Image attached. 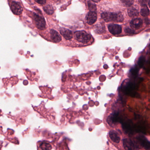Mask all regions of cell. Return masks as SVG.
Here are the masks:
<instances>
[{"label":"cell","instance_id":"cell-24","mask_svg":"<svg viewBox=\"0 0 150 150\" xmlns=\"http://www.w3.org/2000/svg\"><path fill=\"white\" fill-rule=\"evenodd\" d=\"M149 1V0H139V2L141 5L144 6L146 5Z\"/></svg>","mask_w":150,"mask_h":150},{"label":"cell","instance_id":"cell-20","mask_svg":"<svg viewBox=\"0 0 150 150\" xmlns=\"http://www.w3.org/2000/svg\"><path fill=\"white\" fill-rule=\"evenodd\" d=\"M44 10L45 12L48 15H52L54 11L53 8L50 5H47L44 7Z\"/></svg>","mask_w":150,"mask_h":150},{"label":"cell","instance_id":"cell-26","mask_svg":"<svg viewBox=\"0 0 150 150\" xmlns=\"http://www.w3.org/2000/svg\"><path fill=\"white\" fill-rule=\"evenodd\" d=\"M130 72H131L132 74L135 76V75L137 74V73H138V70H137V69H131Z\"/></svg>","mask_w":150,"mask_h":150},{"label":"cell","instance_id":"cell-13","mask_svg":"<svg viewBox=\"0 0 150 150\" xmlns=\"http://www.w3.org/2000/svg\"><path fill=\"white\" fill-rule=\"evenodd\" d=\"M136 139L138 140L143 147L147 149L150 150V142L147 140V138L144 136L142 135L138 136L136 137Z\"/></svg>","mask_w":150,"mask_h":150},{"label":"cell","instance_id":"cell-11","mask_svg":"<svg viewBox=\"0 0 150 150\" xmlns=\"http://www.w3.org/2000/svg\"><path fill=\"white\" fill-rule=\"evenodd\" d=\"M50 38L53 42L58 43L60 42L62 38L59 33L54 30H51L50 32Z\"/></svg>","mask_w":150,"mask_h":150},{"label":"cell","instance_id":"cell-19","mask_svg":"<svg viewBox=\"0 0 150 150\" xmlns=\"http://www.w3.org/2000/svg\"><path fill=\"white\" fill-rule=\"evenodd\" d=\"M96 32L99 34H101L105 32V25L103 24H99L96 25Z\"/></svg>","mask_w":150,"mask_h":150},{"label":"cell","instance_id":"cell-14","mask_svg":"<svg viewBox=\"0 0 150 150\" xmlns=\"http://www.w3.org/2000/svg\"><path fill=\"white\" fill-rule=\"evenodd\" d=\"M60 34L63 36L65 39L67 40H70L73 38L72 32L68 29L64 28H60Z\"/></svg>","mask_w":150,"mask_h":150},{"label":"cell","instance_id":"cell-12","mask_svg":"<svg viewBox=\"0 0 150 150\" xmlns=\"http://www.w3.org/2000/svg\"><path fill=\"white\" fill-rule=\"evenodd\" d=\"M143 21L141 18H136L133 19L130 23V25L132 29L138 30L142 26Z\"/></svg>","mask_w":150,"mask_h":150},{"label":"cell","instance_id":"cell-18","mask_svg":"<svg viewBox=\"0 0 150 150\" xmlns=\"http://www.w3.org/2000/svg\"><path fill=\"white\" fill-rule=\"evenodd\" d=\"M150 11L147 5H144L142 7L141 10V14L144 17H147L149 15Z\"/></svg>","mask_w":150,"mask_h":150},{"label":"cell","instance_id":"cell-6","mask_svg":"<svg viewBox=\"0 0 150 150\" xmlns=\"http://www.w3.org/2000/svg\"><path fill=\"white\" fill-rule=\"evenodd\" d=\"M122 128L124 131L128 134H134V133L136 131L135 127L129 121L122 123Z\"/></svg>","mask_w":150,"mask_h":150},{"label":"cell","instance_id":"cell-16","mask_svg":"<svg viewBox=\"0 0 150 150\" xmlns=\"http://www.w3.org/2000/svg\"><path fill=\"white\" fill-rule=\"evenodd\" d=\"M109 136L112 141L116 143H119L120 141V137L116 131L112 130L109 132Z\"/></svg>","mask_w":150,"mask_h":150},{"label":"cell","instance_id":"cell-29","mask_svg":"<svg viewBox=\"0 0 150 150\" xmlns=\"http://www.w3.org/2000/svg\"><path fill=\"white\" fill-rule=\"evenodd\" d=\"M149 5L150 8V1H149Z\"/></svg>","mask_w":150,"mask_h":150},{"label":"cell","instance_id":"cell-28","mask_svg":"<svg viewBox=\"0 0 150 150\" xmlns=\"http://www.w3.org/2000/svg\"><path fill=\"white\" fill-rule=\"evenodd\" d=\"M93 1L95 2H99L101 0H92Z\"/></svg>","mask_w":150,"mask_h":150},{"label":"cell","instance_id":"cell-2","mask_svg":"<svg viewBox=\"0 0 150 150\" xmlns=\"http://www.w3.org/2000/svg\"><path fill=\"white\" fill-rule=\"evenodd\" d=\"M102 18L105 22H122L124 20V17L122 13H111L109 12H103L101 14Z\"/></svg>","mask_w":150,"mask_h":150},{"label":"cell","instance_id":"cell-7","mask_svg":"<svg viewBox=\"0 0 150 150\" xmlns=\"http://www.w3.org/2000/svg\"><path fill=\"white\" fill-rule=\"evenodd\" d=\"M120 122V119L118 113H114L110 115L107 119V122L110 126L115 125L118 122Z\"/></svg>","mask_w":150,"mask_h":150},{"label":"cell","instance_id":"cell-25","mask_svg":"<svg viewBox=\"0 0 150 150\" xmlns=\"http://www.w3.org/2000/svg\"><path fill=\"white\" fill-rule=\"evenodd\" d=\"M125 31L127 33H129V34H132V33H134V31L133 30H131L130 28H127L125 30Z\"/></svg>","mask_w":150,"mask_h":150},{"label":"cell","instance_id":"cell-23","mask_svg":"<svg viewBox=\"0 0 150 150\" xmlns=\"http://www.w3.org/2000/svg\"><path fill=\"white\" fill-rule=\"evenodd\" d=\"M88 6H89V9L90 10L92 11H96V9H97L96 5L94 4H92L91 2L89 1L88 2Z\"/></svg>","mask_w":150,"mask_h":150},{"label":"cell","instance_id":"cell-10","mask_svg":"<svg viewBox=\"0 0 150 150\" xmlns=\"http://www.w3.org/2000/svg\"><path fill=\"white\" fill-rule=\"evenodd\" d=\"M11 9L12 12L16 15H20L22 13L23 9L19 4L16 1H12L11 4Z\"/></svg>","mask_w":150,"mask_h":150},{"label":"cell","instance_id":"cell-1","mask_svg":"<svg viewBox=\"0 0 150 150\" xmlns=\"http://www.w3.org/2000/svg\"><path fill=\"white\" fill-rule=\"evenodd\" d=\"M75 39L81 46H84L89 45L92 41V36L85 31H77L74 34Z\"/></svg>","mask_w":150,"mask_h":150},{"label":"cell","instance_id":"cell-8","mask_svg":"<svg viewBox=\"0 0 150 150\" xmlns=\"http://www.w3.org/2000/svg\"><path fill=\"white\" fill-rule=\"evenodd\" d=\"M97 18V13L94 11H90L86 15V20L89 25H92L96 22Z\"/></svg>","mask_w":150,"mask_h":150},{"label":"cell","instance_id":"cell-5","mask_svg":"<svg viewBox=\"0 0 150 150\" xmlns=\"http://www.w3.org/2000/svg\"><path fill=\"white\" fill-rule=\"evenodd\" d=\"M123 145L126 150H139V148H138L137 144L131 139H124Z\"/></svg>","mask_w":150,"mask_h":150},{"label":"cell","instance_id":"cell-17","mask_svg":"<svg viewBox=\"0 0 150 150\" xmlns=\"http://www.w3.org/2000/svg\"><path fill=\"white\" fill-rule=\"evenodd\" d=\"M128 13L130 17L134 18L138 16L139 12L138 10L134 8H130L128 10Z\"/></svg>","mask_w":150,"mask_h":150},{"label":"cell","instance_id":"cell-22","mask_svg":"<svg viewBox=\"0 0 150 150\" xmlns=\"http://www.w3.org/2000/svg\"><path fill=\"white\" fill-rule=\"evenodd\" d=\"M145 58L144 56H141L139 58V61H138V64L140 68H142L143 67L144 64L145 62Z\"/></svg>","mask_w":150,"mask_h":150},{"label":"cell","instance_id":"cell-4","mask_svg":"<svg viewBox=\"0 0 150 150\" xmlns=\"http://www.w3.org/2000/svg\"><path fill=\"white\" fill-rule=\"evenodd\" d=\"M123 91L127 95L131 96L135 95L136 85L134 83L131 82H128L125 84L123 87Z\"/></svg>","mask_w":150,"mask_h":150},{"label":"cell","instance_id":"cell-27","mask_svg":"<svg viewBox=\"0 0 150 150\" xmlns=\"http://www.w3.org/2000/svg\"><path fill=\"white\" fill-rule=\"evenodd\" d=\"M36 2L38 3V4H45L46 0H35Z\"/></svg>","mask_w":150,"mask_h":150},{"label":"cell","instance_id":"cell-3","mask_svg":"<svg viewBox=\"0 0 150 150\" xmlns=\"http://www.w3.org/2000/svg\"><path fill=\"white\" fill-rule=\"evenodd\" d=\"M33 19L36 27L40 30H44L45 29L46 22L43 17L37 14L33 15Z\"/></svg>","mask_w":150,"mask_h":150},{"label":"cell","instance_id":"cell-21","mask_svg":"<svg viewBox=\"0 0 150 150\" xmlns=\"http://www.w3.org/2000/svg\"><path fill=\"white\" fill-rule=\"evenodd\" d=\"M122 2L127 6H130L134 3V0H121Z\"/></svg>","mask_w":150,"mask_h":150},{"label":"cell","instance_id":"cell-9","mask_svg":"<svg viewBox=\"0 0 150 150\" xmlns=\"http://www.w3.org/2000/svg\"><path fill=\"white\" fill-rule=\"evenodd\" d=\"M109 32L113 35H118L122 32V29L120 25L114 24H111L108 26Z\"/></svg>","mask_w":150,"mask_h":150},{"label":"cell","instance_id":"cell-15","mask_svg":"<svg viewBox=\"0 0 150 150\" xmlns=\"http://www.w3.org/2000/svg\"><path fill=\"white\" fill-rule=\"evenodd\" d=\"M39 150H51L53 149L52 144L48 141H42L39 142Z\"/></svg>","mask_w":150,"mask_h":150}]
</instances>
